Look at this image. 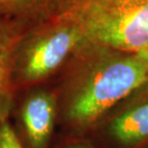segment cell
<instances>
[{
	"instance_id": "6",
	"label": "cell",
	"mask_w": 148,
	"mask_h": 148,
	"mask_svg": "<svg viewBox=\"0 0 148 148\" xmlns=\"http://www.w3.org/2000/svg\"><path fill=\"white\" fill-rule=\"evenodd\" d=\"M110 132L122 144L132 145L148 138V101L127 109L111 122Z\"/></svg>"
},
{
	"instance_id": "2",
	"label": "cell",
	"mask_w": 148,
	"mask_h": 148,
	"mask_svg": "<svg viewBox=\"0 0 148 148\" xmlns=\"http://www.w3.org/2000/svg\"><path fill=\"white\" fill-rule=\"evenodd\" d=\"M86 42L82 24L67 9L34 23L20 40L13 69L17 91L41 86L63 69Z\"/></svg>"
},
{
	"instance_id": "1",
	"label": "cell",
	"mask_w": 148,
	"mask_h": 148,
	"mask_svg": "<svg viewBox=\"0 0 148 148\" xmlns=\"http://www.w3.org/2000/svg\"><path fill=\"white\" fill-rule=\"evenodd\" d=\"M58 95L59 118L70 128L81 129L130 95L148 81V72L137 54L90 61L81 49L69 63Z\"/></svg>"
},
{
	"instance_id": "11",
	"label": "cell",
	"mask_w": 148,
	"mask_h": 148,
	"mask_svg": "<svg viewBox=\"0 0 148 148\" xmlns=\"http://www.w3.org/2000/svg\"><path fill=\"white\" fill-rule=\"evenodd\" d=\"M73 1H75V0H61L60 7H59V8L63 7V6H66V5L69 4V3H71V2H73Z\"/></svg>"
},
{
	"instance_id": "4",
	"label": "cell",
	"mask_w": 148,
	"mask_h": 148,
	"mask_svg": "<svg viewBox=\"0 0 148 148\" xmlns=\"http://www.w3.org/2000/svg\"><path fill=\"white\" fill-rule=\"evenodd\" d=\"M58 117L57 92L41 85L17 91L9 120L22 148H47Z\"/></svg>"
},
{
	"instance_id": "5",
	"label": "cell",
	"mask_w": 148,
	"mask_h": 148,
	"mask_svg": "<svg viewBox=\"0 0 148 148\" xmlns=\"http://www.w3.org/2000/svg\"><path fill=\"white\" fill-rule=\"evenodd\" d=\"M33 24L0 13V121L10 118L16 96L13 83L14 56L21 38Z\"/></svg>"
},
{
	"instance_id": "8",
	"label": "cell",
	"mask_w": 148,
	"mask_h": 148,
	"mask_svg": "<svg viewBox=\"0 0 148 148\" xmlns=\"http://www.w3.org/2000/svg\"><path fill=\"white\" fill-rule=\"evenodd\" d=\"M0 148H22L14 134L9 119L0 121Z\"/></svg>"
},
{
	"instance_id": "3",
	"label": "cell",
	"mask_w": 148,
	"mask_h": 148,
	"mask_svg": "<svg viewBox=\"0 0 148 148\" xmlns=\"http://www.w3.org/2000/svg\"><path fill=\"white\" fill-rule=\"evenodd\" d=\"M62 8L82 24L85 44L131 54L148 49V0H75Z\"/></svg>"
},
{
	"instance_id": "7",
	"label": "cell",
	"mask_w": 148,
	"mask_h": 148,
	"mask_svg": "<svg viewBox=\"0 0 148 148\" xmlns=\"http://www.w3.org/2000/svg\"><path fill=\"white\" fill-rule=\"evenodd\" d=\"M60 3L61 0H0V13L35 23L57 11Z\"/></svg>"
},
{
	"instance_id": "10",
	"label": "cell",
	"mask_w": 148,
	"mask_h": 148,
	"mask_svg": "<svg viewBox=\"0 0 148 148\" xmlns=\"http://www.w3.org/2000/svg\"><path fill=\"white\" fill-rule=\"evenodd\" d=\"M61 148H90L88 147L87 145L85 144H82V143H69V144H66Z\"/></svg>"
},
{
	"instance_id": "9",
	"label": "cell",
	"mask_w": 148,
	"mask_h": 148,
	"mask_svg": "<svg viewBox=\"0 0 148 148\" xmlns=\"http://www.w3.org/2000/svg\"><path fill=\"white\" fill-rule=\"evenodd\" d=\"M137 55L140 57L143 62L144 63L146 66V69H147V72H148V49H145V50H143V51L137 53Z\"/></svg>"
}]
</instances>
